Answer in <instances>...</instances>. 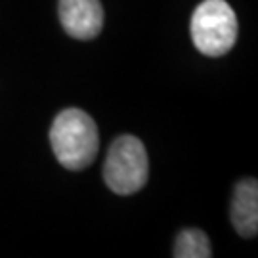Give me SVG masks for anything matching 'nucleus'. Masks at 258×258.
<instances>
[{
	"instance_id": "obj_1",
	"label": "nucleus",
	"mask_w": 258,
	"mask_h": 258,
	"mask_svg": "<svg viewBox=\"0 0 258 258\" xmlns=\"http://www.w3.org/2000/svg\"><path fill=\"white\" fill-rule=\"evenodd\" d=\"M50 144L67 170H83L94 163L100 134L94 119L83 109H63L52 122Z\"/></svg>"
},
{
	"instance_id": "obj_2",
	"label": "nucleus",
	"mask_w": 258,
	"mask_h": 258,
	"mask_svg": "<svg viewBox=\"0 0 258 258\" xmlns=\"http://www.w3.org/2000/svg\"><path fill=\"white\" fill-rule=\"evenodd\" d=\"M191 38L205 55L228 54L237 40V18L226 0H203L191 18Z\"/></svg>"
},
{
	"instance_id": "obj_3",
	"label": "nucleus",
	"mask_w": 258,
	"mask_h": 258,
	"mask_svg": "<svg viewBox=\"0 0 258 258\" xmlns=\"http://www.w3.org/2000/svg\"><path fill=\"white\" fill-rule=\"evenodd\" d=\"M149 165L144 144L136 136H120L111 144L103 166V178L119 195L140 191L148 182Z\"/></svg>"
},
{
	"instance_id": "obj_4",
	"label": "nucleus",
	"mask_w": 258,
	"mask_h": 258,
	"mask_svg": "<svg viewBox=\"0 0 258 258\" xmlns=\"http://www.w3.org/2000/svg\"><path fill=\"white\" fill-rule=\"evenodd\" d=\"M59 19L67 35L90 40L103 27V8L100 0H59Z\"/></svg>"
},
{
	"instance_id": "obj_5",
	"label": "nucleus",
	"mask_w": 258,
	"mask_h": 258,
	"mask_svg": "<svg viewBox=\"0 0 258 258\" xmlns=\"http://www.w3.org/2000/svg\"><path fill=\"white\" fill-rule=\"evenodd\" d=\"M231 224L241 237H254L258 231V182L245 178L235 185L231 201Z\"/></svg>"
},
{
	"instance_id": "obj_6",
	"label": "nucleus",
	"mask_w": 258,
	"mask_h": 258,
	"mask_svg": "<svg viewBox=\"0 0 258 258\" xmlns=\"http://www.w3.org/2000/svg\"><path fill=\"white\" fill-rule=\"evenodd\" d=\"M174 256L176 258H211V243L207 233L201 230H182L178 233L174 243Z\"/></svg>"
}]
</instances>
